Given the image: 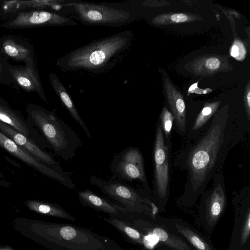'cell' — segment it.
Instances as JSON below:
<instances>
[{"label": "cell", "mask_w": 250, "mask_h": 250, "mask_svg": "<svg viewBox=\"0 0 250 250\" xmlns=\"http://www.w3.org/2000/svg\"><path fill=\"white\" fill-rule=\"evenodd\" d=\"M14 229L50 250H125L116 242L80 226L17 217Z\"/></svg>", "instance_id": "1"}, {"label": "cell", "mask_w": 250, "mask_h": 250, "mask_svg": "<svg viewBox=\"0 0 250 250\" xmlns=\"http://www.w3.org/2000/svg\"><path fill=\"white\" fill-rule=\"evenodd\" d=\"M133 38L132 32L125 30L95 40L59 57L56 65L64 72L106 73L127 55Z\"/></svg>", "instance_id": "2"}, {"label": "cell", "mask_w": 250, "mask_h": 250, "mask_svg": "<svg viewBox=\"0 0 250 250\" xmlns=\"http://www.w3.org/2000/svg\"><path fill=\"white\" fill-rule=\"evenodd\" d=\"M214 117L206 134L189 154L188 188L196 192L203 188L211 177L225 143L227 120Z\"/></svg>", "instance_id": "3"}, {"label": "cell", "mask_w": 250, "mask_h": 250, "mask_svg": "<svg viewBox=\"0 0 250 250\" xmlns=\"http://www.w3.org/2000/svg\"><path fill=\"white\" fill-rule=\"evenodd\" d=\"M27 122L37 127L54 152L63 160L73 158L82 142L77 133L54 110L34 104L26 107Z\"/></svg>", "instance_id": "4"}, {"label": "cell", "mask_w": 250, "mask_h": 250, "mask_svg": "<svg viewBox=\"0 0 250 250\" xmlns=\"http://www.w3.org/2000/svg\"><path fill=\"white\" fill-rule=\"evenodd\" d=\"M62 13L86 26H122L135 20L129 4L63 0Z\"/></svg>", "instance_id": "5"}, {"label": "cell", "mask_w": 250, "mask_h": 250, "mask_svg": "<svg viewBox=\"0 0 250 250\" xmlns=\"http://www.w3.org/2000/svg\"><path fill=\"white\" fill-rule=\"evenodd\" d=\"M77 24L72 17L62 13L49 10L31 9L15 14L0 24V27L8 29H19Z\"/></svg>", "instance_id": "6"}, {"label": "cell", "mask_w": 250, "mask_h": 250, "mask_svg": "<svg viewBox=\"0 0 250 250\" xmlns=\"http://www.w3.org/2000/svg\"><path fill=\"white\" fill-rule=\"evenodd\" d=\"M90 183L98 188L104 195L122 204L130 212H145L149 201L143 198L131 186L115 178L106 180L92 175Z\"/></svg>", "instance_id": "7"}, {"label": "cell", "mask_w": 250, "mask_h": 250, "mask_svg": "<svg viewBox=\"0 0 250 250\" xmlns=\"http://www.w3.org/2000/svg\"><path fill=\"white\" fill-rule=\"evenodd\" d=\"M109 167L114 177L119 181L138 180L145 188H147L143 157L136 147L129 146L115 155Z\"/></svg>", "instance_id": "8"}, {"label": "cell", "mask_w": 250, "mask_h": 250, "mask_svg": "<svg viewBox=\"0 0 250 250\" xmlns=\"http://www.w3.org/2000/svg\"><path fill=\"white\" fill-rule=\"evenodd\" d=\"M0 147L27 166L47 177L58 181L68 188H76L75 184L70 177L72 172L60 171L48 166L21 148L0 131Z\"/></svg>", "instance_id": "9"}, {"label": "cell", "mask_w": 250, "mask_h": 250, "mask_svg": "<svg viewBox=\"0 0 250 250\" xmlns=\"http://www.w3.org/2000/svg\"><path fill=\"white\" fill-rule=\"evenodd\" d=\"M9 69L13 79L20 88L27 93L36 92L43 102H48L37 67L35 58L31 59L24 65L10 64Z\"/></svg>", "instance_id": "10"}, {"label": "cell", "mask_w": 250, "mask_h": 250, "mask_svg": "<svg viewBox=\"0 0 250 250\" xmlns=\"http://www.w3.org/2000/svg\"><path fill=\"white\" fill-rule=\"evenodd\" d=\"M155 184L157 193L161 198L167 194L168 184V163L167 147L165 146L161 125L157 127L154 148Z\"/></svg>", "instance_id": "11"}, {"label": "cell", "mask_w": 250, "mask_h": 250, "mask_svg": "<svg viewBox=\"0 0 250 250\" xmlns=\"http://www.w3.org/2000/svg\"><path fill=\"white\" fill-rule=\"evenodd\" d=\"M0 131L17 145L48 166L63 171L60 163L53 156L42 149L31 139L19 132L12 126L0 121Z\"/></svg>", "instance_id": "12"}, {"label": "cell", "mask_w": 250, "mask_h": 250, "mask_svg": "<svg viewBox=\"0 0 250 250\" xmlns=\"http://www.w3.org/2000/svg\"><path fill=\"white\" fill-rule=\"evenodd\" d=\"M62 0H0V19L5 21L18 12L31 9L60 12Z\"/></svg>", "instance_id": "13"}, {"label": "cell", "mask_w": 250, "mask_h": 250, "mask_svg": "<svg viewBox=\"0 0 250 250\" xmlns=\"http://www.w3.org/2000/svg\"><path fill=\"white\" fill-rule=\"evenodd\" d=\"M0 49L8 60L24 63L35 58V51L32 44L21 38L5 35L0 38Z\"/></svg>", "instance_id": "14"}, {"label": "cell", "mask_w": 250, "mask_h": 250, "mask_svg": "<svg viewBox=\"0 0 250 250\" xmlns=\"http://www.w3.org/2000/svg\"><path fill=\"white\" fill-rule=\"evenodd\" d=\"M133 225L141 232L155 237L161 243L175 250H192L182 240L162 228L151 226L141 220H134Z\"/></svg>", "instance_id": "15"}, {"label": "cell", "mask_w": 250, "mask_h": 250, "mask_svg": "<svg viewBox=\"0 0 250 250\" xmlns=\"http://www.w3.org/2000/svg\"><path fill=\"white\" fill-rule=\"evenodd\" d=\"M49 79L52 87L63 105L84 130L87 136L91 138V135L87 127L79 114L69 92L58 76L55 73L51 72L49 75Z\"/></svg>", "instance_id": "16"}, {"label": "cell", "mask_w": 250, "mask_h": 250, "mask_svg": "<svg viewBox=\"0 0 250 250\" xmlns=\"http://www.w3.org/2000/svg\"><path fill=\"white\" fill-rule=\"evenodd\" d=\"M78 195L80 202L83 206L96 211L110 215H118L120 212H125L124 208L109 201L89 189L79 191Z\"/></svg>", "instance_id": "17"}, {"label": "cell", "mask_w": 250, "mask_h": 250, "mask_svg": "<svg viewBox=\"0 0 250 250\" xmlns=\"http://www.w3.org/2000/svg\"><path fill=\"white\" fill-rule=\"evenodd\" d=\"M0 121L12 126L17 131L27 137L30 138L32 135V130L30 124L24 119L21 113L14 109L0 96Z\"/></svg>", "instance_id": "18"}, {"label": "cell", "mask_w": 250, "mask_h": 250, "mask_svg": "<svg viewBox=\"0 0 250 250\" xmlns=\"http://www.w3.org/2000/svg\"><path fill=\"white\" fill-rule=\"evenodd\" d=\"M24 205L29 210L38 214L71 221L76 220L72 214L57 203L37 200H28L25 202Z\"/></svg>", "instance_id": "19"}, {"label": "cell", "mask_w": 250, "mask_h": 250, "mask_svg": "<svg viewBox=\"0 0 250 250\" xmlns=\"http://www.w3.org/2000/svg\"><path fill=\"white\" fill-rule=\"evenodd\" d=\"M165 83L168 102L172 115L179 129L184 131L186 127V106L184 99L168 80L167 79Z\"/></svg>", "instance_id": "20"}, {"label": "cell", "mask_w": 250, "mask_h": 250, "mask_svg": "<svg viewBox=\"0 0 250 250\" xmlns=\"http://www.w3.org/2000/svg\"><path fill=\"white\" fill-rule=\"evenodd\" d=\"M226 203V194L221 183H218L214 187L208 199L206 215L208 222L210 226L213 225L222 213Z\"/></svg>", "instance_id": "21"}, {"label": "cell", "mask_w": 250, "mask_h": 250, "mask_svg": "<svg viewBox=\"0 0 250 250\" xmlns=\"http://www.w3.org/2000/svg\"><path fill=\"white\" fill-rule=\"evenodd\" d=\"M109 224L112 226L128 240L131 242L149 248V242L143 233L141 232L128 223L113 218H104Z\"/></svg>", "instance_id": "22"}, {"label": "cell", "mask_w": 250, "mask_h": 250, "mask_svg": "<svg viewBox=\"0 0 250 250\" xmlns=\"http://www.w3.org/2000/svg\"><path fill=\"white\" fill-rule=\"evenodd\" d=\"M175 227L178 231L189 241L196 250H212L210 246L191 229L178 224H176Z\"/></svg>", "instance_id": "23"}, {"label": "cell", "mask_w": 250, "mask_h": 250, "mask_svg": "<svg viewBox=\"0 0 250 250\" xmlns=\"http://www.w3.org/2000/svg\"><path fill=\"white\" fill-rule=\"evenodd\" d=\"M10 63L0 49V83L12 87L18 93L20 88L13 79L9 69Z\"/></svg>", "instance_id": "24"}, {"label": "cell", "mask_w": 250, "mask_h": 250, "mask_svg": "<svg viewBox=\"0 0 250 250\" xmlns=\"http://www.w3.org/2000/svg\"><path fill=\"white\" fill-rule=\"evenodd\" d=\"M219 104V102L206 104L197 117L192 129L197 130L204 125L215 112Z\"/></svg>", "instance_id": "25"}, {"label": "cell", "mask_w": 250, "mask_h": 250, "mask_svg": "<svg viewBox=\"0 0 250 250\" xmlns=\"http://www.w3.org/2000/svg\"><path fill=\"white\" fill-rule=\"evenodd\" d=\"M160 118L163 130L166 135L168 136L171 132L174 118L166 107H164Z\"/></svg>", "instance_id": "26"}, {"label": "cell", "mask_w": 250, "mask_h": 250, "mask_svg": "<svg viewBox=\"0 0 250 250\" xmlns=\"http://www.w3.org/2000/svg\"><path fill=\"white\" fill-rule=\"evenodd\" d=\"M250 233V210L248 208L246 214L245 219L242 226L240 242L242 246L245 244L247 242Z\"/></svg>", "instance_id": "27"}, {"label": "cell", "mask_w": 250, "mask_h": 250, "mask_svg": "<svg viewBox=\"0 0 250 250\" xmlns=\"http://www.w3.org/2000/svg\"><path fill=\"white\" fill-rule=\"evenodd\" d=\"M206 68L210 70L218 69L220 66V61L217 58L211 57L207 59L205 63Z\"/></svg>", "instance_id": "28"}, {"label": "cell", "mask_w": 250, "mask_h": 250, "mask_svg": "<svg viewBox=\"0 0 250 250\" xmlns=\"http://www.w3.org/2000/svg\"><path fill=\"white\" fill-rule=\"evenodd\" d=\"M188 17L183 13L174 14L170 16V21L175 23L184 22L188 20Z\"/></svg>", "instance_id": "29"}, {"label": "cell", "mask_w": 250, "mask_h": 250, "mask_svg": "<svg viewBox=\"0 0 250 250\" xmlns=\"http://www.w3.org/2000/svg\"><path fill=\"white\" fill-rule=\"evenodd\" d=\"M244 101L246 114L248 119H249L250 116V92L249 90H248L246 95H245Z\"/></svg>", "instance_id": "30"}, {"label": "cell", "mask_w": 250, "mask_h": 250, "mask_svg": "<svg viewBox=\"0 0 250 250\" xmlns=\"http://www.w3.org/2000/svg\"><path fill=\"white\" fill-rule=\"evenodd\" d=\"M240 51L239 46L234 44L231 48L230 55L232 57L237 58L240 54Z\"/></svg>", "instance_id": "31"}, {"label": "cell", "mask_w": 250, "mask_h": 250, "mask_svg": "<svg viewBox=\"0 0 250 250\" xmlns=\"http://www.w3.org/2000/svg\"><path fill=\"white\" fill-rule=\"evenodd\" d=\"M12 186V184L9 182L5 181L2 179H0V186H2L6 188L10 187Z\"/></svg>", "instance_id": "32"}, {"label": "cell", "mask_w": 250, "mask_h": 250, "mask_svg": "<svg viewBox=\"0 0 250 250\" xmlns=\"http://www.w3.org/2000/svg\"><path fill=\"white\" fill-rule=\"evenodd\" d=\"M0 250H17L14 249L12 246L8 245H0Z\"/></svg>", "instance_id": "33"}, {"label": "cell", "mask_w": 250, "mask_h": 250, "mask_svg": "<svg viewBox=\"0 0 250 250\" xmlns=\"http://www.w3.org/2000/svg\"><path fill=\"white\" fill-rule=\"evenodd\" d=\"M4 177V175L3 173L0 171V179H2Z\"/></svg>", "instance_id": "34"}]
</instances>
